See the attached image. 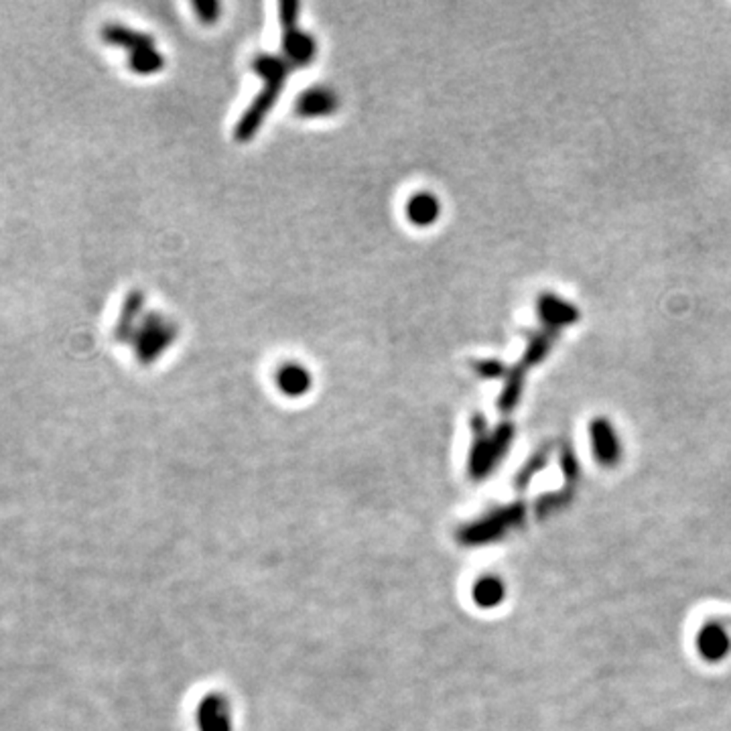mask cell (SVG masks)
Listing matches in <instances>:
<instances>
[{"label": "cell", "mask_w": 731, "mask_h": 731, "mask_svg": "<svg viewBox=\"0 0 731 731\" xmlns=\"http://www.w3.org/2000/svg\"><path fill=\"white\" fill-rule=\"evenodd\" d=\"M252 67L254 72L265 80V89H262L252 106L246 110V115L238 123L236 132H234V137H236L238 142L251 140L254 134L259 132L262 120L267 118L270 108L275 106L278 96H281L286 75L293 72V67L283 55H259L254 59Z\"/></svg>", "instance_id": "6da1fadb"}, {"label": "cell", "mask_w": 731, "mask_h": 731, "mask_svg": "<svg viewBox=\"0 0 731 731\" xmlns=\"http://www.w3.org/2000/svg\"><path fill=\"white\" fill-rule=\"evenodd\" d=\"M281 11V25H283V57L289 62V65L307 67L313 62L315 54H318V45L309 33H303L297 25L299 17V4L297 3H281L278 6Z\"/></svg>", "instance_id": "7a4b0ae2"}, {"label": "cell", "mask_w": 731, "mask_h": 731, "mask_svg": "<svg viewBox=\"0 0 731 731\" xmlns=\"http://www.w3.org/2000/svg\"><path fill=\"white\" fill-rule=\"evenodd\" d=\"M173 337H175V327L171 323L161 319L159 315H149L132 336L139 360L142 364H150L161 352L169 348Z\"/></svg>", "instance_id": "3957f363"}, {"label": "cell", "mask_w": 731, "mask_h": 731, "mask_svg": "<svg viewBox=\"0 0 731 731\" xmlns=\"http://www.w3.org/2000/svg\"><path fill=\"white\" fill-rule=\"evenodd\" d=\"M539 315L542 323L551 329H559L565 326H573L579 319V311L575 305L567 303L555 295H545L539 297Z\"/></svg>", "instance_id": "277c9868"}, {"label": "cell", "mask_w": 731, "mask_h": 731, "mask_svg": "<svg viewBox=\"0 0 731 731\" xmlns=\"http://www.w3.org/2000/svg\"><path fill=\"white\" fill-rule=\"evenodd\" d=\"M339 102L337 96L327 88H313L307 89L299 96L297 100V115L305 118H318V116H329L337 110Z\"/></svg>", "instance_id": "5b68a950"}, {"label": "cell", "mask_w": 731, "mask_h": 731, "mask_svg": "<svg viewBox=\"0 0 731 731\" xmlns=\"http://www.w3.org/2000/svg\"><path fill=\"white\" fill-rule=\"evenodd\" d=\"M102 39L108 45H118V47H124L128 51V55L134 54V51L155 47V39L147 33L134 31V29H128L123 25H106L102 29Z\"/></svg>", "instance_id": "8992f818"}, {"label": "cell", "mask_w": 731, "mask_h": 731, "mask_svg": "<svg viewBox=\"0 0 731 731\" xmlns=\"http://www.w3.org/2000/svg\"><path fill=\"white\" fill-rule=\"evenodd\" d=\"M591 439L595 457L601 463H614L620 457V443L616 439L612 425L606 419H595L591 423Z\"/></svg>", "instance_id": "52a82bcc"}, {"label": "cell", "mask_w": 731, "mask_h": 731, "mask_svg": "<svg viewBox=\"0 0 731 731\" xmlns=\"http://www.w3.org/2000/svg\"><path fill=\"white\" fill-rule=\"evenodd\" d=\"M441 214V203L433 193L423 191L414 193L411 201L406 203V216L417 225H431Z\"/></svg>", "instance_id": "ba28073f"}, {"label": "cell", "mask_w": 731, "mask_h": 731, "mask_svg": "<svg viewBox=\"0 0 731 731\" xmlns=\"http://www.w3.org/2000/svg\"><path fill=\"white\" fill-rule=\"evenodd\" d=\"M276 384L286 396H303L311 388V374L299 364H286L276 372Z\"/></svg>", "instance_id": "9c48e42d"}, {"label": "cell", "mask_w": 731, "mask_h": 731, "mask_svg": "<svg viewBox=\"0 0 731 731\" xmlns=\"http://www.w3.org/2000/svg\"><path fill=\"white\" fill-rule=\"evenodd\" d=\"M142 309V293L140 291H132L131 295L126 297L124 301V307H123V313H120L118 323H116V337L118 339H132L134 331H137V318Z\"/></svg>", "instance_id": "30bf717a"}, {"label": "cell", "mask_w": 731, "mask_h": 731, "mask_svg": "<svg viewBox=\"0 0 731 731\" xmlns=\"http://www.w3.org/2000/svg\"><path fill=\"white\" fill-rule=\"evenodd\" d=\"M128 64H131V70L134 73L150 75V73H157L163 70L165 57L155 47H149V49L134 51V54L128 55Z\"/></svg>", "instance_id": "8fae6325"}, {"label": "cell", "mask_w": 731, "mask_h": 731, "mask_svg": "<svg viewBox=\"0 0 731 731\" xmlns=\"http://www.w3.org/2000/svg\"><path fill=\"white\" fill-rule=\"evenodd\" d=\"M701 650H703L710 659H719L721 654H726L727 652L726 632L718 628V625L701 632Z\"/></svg>", "instance_id": "7c38bea8"}, {"label": "cell", "mask_w": 731, "mask_h": 731, "mask_svg": "<svg viewBox=\"0 0 731 731\" xmlns=\"http://www.w3.org/2000/svg\"><path fill=\"white\" fill-rule=\"evenodd\" d=\"M524 370L526 368L523 364H518L514 370H508V382H506V390H504V395L500 398V409H506L510 411L514 403L520 398V393H523V380H524Z\"/></svg>", "instance_id": "4fadbf2b"}, {"label": "cell", "mask_w": 731, "mask_h": 731, "mask_svg": "<svg viewBox=\"0 0 731 731\" xmlns=\"http://www.w3.org/2000/svg\"><path fill=\"white\" fill-rule=\"evenodd\" d=\"M551 345H553V336H551V334H539V336H534V337L531 339L529 348H526L523 366L529 368V366H534V364H539V361L545 360L548 350H551Z\"/></svg>", "instance_id": "5bb4252c"}, {"label": "cell", "mask_w": 731, "mask_h": 731, "mask_svg": "<svg viewBox=\"0 0 731 731\" xmlns=\"http://www.w3.org/2000/svg\"><path fill=\"white\" fill-rule=\"evenodd\" d=\"M201 727L203 731H230V718L217 701L209 703L208 711H201Z\"/></svg>", "instance_id": "9a60e30c"}, {"label": "cell", "mask_w": 731, "mask_h": 731, "mask_svg": "<svg viewBox=\"0 0 731 731\" xmlns=\"http://www.w3.org/2000/svg\"><path fill=\"white\" fill-rule=\"evenodd\" d=\"M502 583L496 582V579L488 577V579H481V582L476 585V599L478 604H484V606H494L498 604L502 599Z\"/></svg>", "instance_id": "2e32d148"}, {"label": "cell", "mask_w": 731, "mask_h": 731, "mask_svg": "<svg viewBox=\"0 0 731 731\" xmlns=\"http://www.w3.org/2000/svg\"><path fill=\"white\" fill-rule=\"evenodd\" d=\"M473 368H476V372L480 376H484V378H498V376L508 374V368L498 360H481V361H476Z\"/></svg>", "instance_id": "e0dca14e"}, {"label": "cell", "mask_w": 731, "mask_h": 731, "mask_svg": "<svg viewBox=\"0 0 731 731\" xmlns=\"http://www.w3.org/2000/svg\"><path fill=\"white\" fill-rule=\"evenodd\" d=\"M193 9L203 22H216L220 17V4L217 3H195Z\"/></svg>", "instance_id": "ac0fdd59"}]
</instances>
